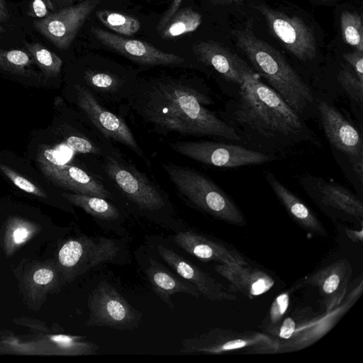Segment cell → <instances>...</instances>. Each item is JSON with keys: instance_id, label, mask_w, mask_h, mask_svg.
Listing matches in <instances>:
<instances>
[{"instance_id": "cell-37", "label": "cell", "mask_w": 363, "mask_h": 363, "mask_svg": "<svg viewBox=\"0 0 363 363\" xmlns=\"http://www.w3.org/2000/svg\"><path fill=\"white\" fill-rule=\"evenodd\" d=\"M182 0L172 1L169 8L162 15V16L161 17L158 22V25L157 26L158 30L162 29L164 26V25L169 21V20L172 17V16L177 11L182 4Z\"/></svg>"}, {"instance_id": "cell-30", "label": "cell", "mask_w": 363, "mask_h": 363, "mask_svg": "<svg viewBox=\"0 0 363 363\" xmlns=\"http://www.w3.org/2000/svg\"><path fill=\"white\" fill-rule=\"evenodd\" d=\"M26 48L45 76L55 77L60 74L62 61L56 54L39 43H26Z\"/></svg>"}, {"instance_id": "cell-18", "label": "cell", "mask_w": 363, "mask_h": 363, "mask_svg": "<svg viewBox=\"0 0 363 363\" xmlns=\"http://www.w3.org/2000/svg\"><path fill=\"white\" fill-rule=\"evenodd\" d=\"M352 275L350 262L340 259L309 275L305 284L318 288L325 311H331L344 299Z\"/></svg>"}, {"instance_id": "cell-7", "label": "cell", "mask_w": 363, "mask_h": 363, "mask_svg": "<svg viewBox=\"0 0 363 363\" xmlns=\"http://www.w3.org/2000/svg\"><path fill=\"white\" fill-rule=\"evenodd\" d=\"M73 89L76 105L89 126L106 139L125 145L138 157H144L143 149L121 116L107 109L85 86L74 84Z\"/></svg>"}, {"instance_id": "cell-24", "label": "cell", "mask_w": 363, "mask_h": 363, "mask_svg": "<svg viewBox=\"0 0 363 363\" xmlns=\"http://www.w3.org/2000/svg\"><path fill=\"white\" fill-rule=\"evenodd\" d=\"M267 179L277 198L299 225L317 235L325 236L327 235L325 229L313 211L277 180L273 174L267 173Z\"/></svg>"}, {"instance_id": "cell-4", "label": "cell", "mask_w": 363, "mask_h": 363, "mask_svg": "<svg viewBox=\"0 0 363 363\" xmlns=\"http://www.w3.org/2000/svg\"><path fill=\"white\" fill-rule=\"evenodd\" d=\"M240 99L235 110L237 121L266 136L298 134L303 123L286 101L262 83L256 72L240 85Z\"/></svg>"}, {"instance_id": "cell-8", "label": "cell", "mask_w": 363, "mask_h": 363, "mask_svg": "<svg viewBox=\"0 0 363 363\" xmlns=\"http://www.w3.org/2000/svg\"><path fill=\"white\" fill-rule=\"evenodd\" d=\"M169 146L186 157L218 167L260 164L274 159L273 155L240 145L213 141H175L169 143Z\"/></svg>"}, {"instance_id": "cell-45", "label": "cell", "mask_w": 363, "mask_h": 363, "mask_svg": "<svg viewBox=\"0 0 363 363\" xmlns=\"http://www.w3.org/2000/svg\"><path fill=\"white\" fill-rule=\"evenodd\" d=\"M321 1H329V0H321Z\"/></svg>"}, {"instance_id": "cell-11", "label": "cell", "mask_w": 363, "mask_h": 363, "mask_svg": "<svg viewBox=\"0 0 363 363\" xmlns=\"http://www.w3.org/2000/svg\"><path fill=\"white\" fill-rule=\"evenodd\" d=\"M124 251L122 243L103 236L84 237L67 242L59 252V260L67 268L81 272L102 263H119Z\"/></svg>"}, {"instance_id": "cell-2", "label": "cell", "mask_w": 363, "mask_h": 363, "mask_svg": "<svg viewBox=\"0 0 363 363\" xmlns=\"http://www.w3.org/2000/svg\"><path fill=\"white\" fill-rule=\"evenodd\" d=\"M94 172L130 211L162 226L181 230L174 206L165 191L111 144L99 156Z\"/></svg>"}, {"instance_id": "cell-6", "label": "cell", "mask_w": 363, "mask_h": 363, "mask_svg": "<svg viewBox=\"0 0 363 363\" xmlns=\"http://www.w3.org/2000/svg\"><path fill=\"white\" fill-rule=\"evenodd\" d=\"M279 342L269 335L259 332H235L213 328L182 341L179 352L218 354L234 352H278Z\"/></svg>"}, {"instance_id": "cell-38", "label": "cell", "mask_w": 363, "mask_h": 363, "mask_svg": "<svg viewBox=\"0 0 363 363\" xmlns=\"http://www.w3.org/2000/svg\"><path fill=\"white\" fill-rule=\"evenodd\" d=\"M53 272L46 269L37 270L33 274V280L38 284H47L52 281Z\"/></svg>"}, {"instance_id": "cell-28", "label": "cell", "mask_w": 363, "mask_h": 363, "mask_svg": "<svg viewBox=\"0 0 363 363\" xmlns=\"http://www.w3.org/2000/svg\"><path fill=\"white\" fill-rule=\"evenodd\" d=\"M96 16L103 25L118 34L132 35L140 28V22L134 16L108 9L98 10Z\"/></svg>"}, {"instance_id": "cell-41", "label": "cell", "mask_w": 363, "mask_h": 363, "mask_svg": "<svg viewBox=\"0 0 363 363\" xmlns=\"http://www.w3.org/2000/svg\"><path fill=\"white\" fill-rule=\"evenodd\" d=\"M9 18L7 4L4 0H0V23H6Z\"/></svg>"}, {"instance_id": "cell-40", "label": "cell", "mask_w": 363, "mask_h": 363, "mask_svg": "<svg viewBox=\"0 0 363 363\" xmlns=\"http://www.w3.org/2000/svg\"><path fill=\"white\" fill-rule=\"evenodd\" d=\"M53 9H64L70 6L77 1L81 0H48Z\"/></svg>"}, {"instance_id": "cell-43", "label": "cell", "mask_w": 363, "mask_h": 363, "mask_svg": "<svg viewBox=\"0 0 363 363\" xmlns=\"http://www.w3.org/2000/svg\"><path fill=\"white\" fill-rule=\"evenodd\" d=\"M215 5L229 6L233 4L239 3L242 0H208Z\"/></svg>"}, {"instance_id": "cell-14", "label": "cell", "mask_w": 363, "mask_h": 363, "mask_svg": "<svg viewBox=\"0 0 363 363\" xmlns=\"http://www.w3.org/2000/svg\"><path fill=\"white\" fill-rule=\"evenodd\" d=\"M91 30L104 45L138 65L179 67L186 64L183 57L161 50L146 42L125 38L98 27H92Z\"/></svg>"}, {"instance_id": "cell-17", "label": "cell", "mask_w": 363, "mask_h": 363, "mask_svg": "<svg viewBox=\"0 0 363 363\" xmlns=\"http://www.w3.org/2000/svg\"><path fill=\"white\" fill-rule=\"evenodd\" d=\"M160 257L181 277L194 284L200 294L212 301H235L236 296L198 266L172 250L159 245Z\"/></svg>"}, {"instance_id": "cell-16", "label": "cell", "mask_w": 363, "mask_h": 363, "mask_svg": "<svg viewBox=\"0 0 363 363\" xmlns=\"http://www.w3.org/2000/svg\"><path fill=\"white\" fill-rule=\"evenodd\" d=\"M351 303H345L331 311H325L323 315L312 316L311 313L303 308L294 311L287 318L291 337L279 344V352L302 349L324 335L334 325L339 317Z\"/></svg>"}, {"instance_id": "cell-36", "label": "cell", "mask_w": 363, "mask_h": 363, "mask_svg": "<svg viewBox=\"0 0 363 363\" xmlns=\"http://www.w3.org/2000/svg\"><path fill=\"white\" fill-rule=\"evenodd\" d=\"M31 13L38 18H43L50 13V10H54L48 0H32Z\"/></svg>"}, {"instance_id": "cell-22", "label": "cell", "mask_w": 363, "mask_h": 363, "mask_svg": "<svg viewBox=\"0 0 363 363\" xmlns=\"http://www.w3.org/2000/svg\"><path fill=\"white\" fill-rule=\"evenodd\" d=\"M215 271L229 283V290L252 298L269 291L274 280L267 272L248 264H218Z\"/></svg>"}, {"instance_id": "cell-19", "label": "cell", "mask_w": 363, "mask_h": 363, "mask_svg": "<svg viewBox=\"0 0 363 363\" xmlns=\"http://www.w3.org/2000/svg\"><path fill=\"white\" fill-rule=\"evenodd\" d=\"M192 50L199 61L228 82L241 85L254 72L242 59L219 43L199 41L193 45Z\"/></svg>"}, {"instance_id": "cell-9", "label": "cell", "mask_w": 363, "mask_h": 363, "mask_svg": "<svg viewBox=\"0 0 363 363\" xmlns=\"http://www.w3.org/2000/svg\"><path fill=\"white\" fill-rule=\"evenodd\" d=\"M89 326L110 327L119 330L137 329L143 314L106 281L99 284L89 299Z\"/></svg>"}, {"instance_id": "cell-27", "label": "cell", "mask_w": 363, "mask_h": 363, "mask_svg": "<svg viewBox=\"0 0 363 363\" xmlns=\"http://www.w3.org/2000/svg\"><path fill=\"white\" fill-rule=\"evenodd\" d=\"M202 22L201 15L189 7L178 9L164 26L159 30L164 39H169L195 31Z\"/></svg>"}, {"instance_id": "cell-31", "label": "cell", "mask_w": 363, "mask_h": 363, "mask_svg": "<svg viewBox=\"0 0 363 363\" xmlns=\"http://www.w3.org/2000/svg\"><path fill=\"white\" fill-rule=\"evenodd\" d=\"M34 61L32 55L21 50L0 49V68L19 74H28Z\"/></svg>"}, {"instance_id": "cell-44", "label": "cell", "mask_w": 363, "mask_h": 363, "mask_svg": "<svg viewBox=\"0 0 363 363\" xmlns=\"http://www.w3.org/2000/svg\"><path fill=\"white\" fill-rule=\"evenodd\" d=\"M6 32V29L4 27L0 26V37L1 35Z\"/></svg>"}, {"instance_id": "cell-23", "label": "cell", "mask_w": 363, "mask_h": 363, "mask_svg": "<svg viewBox=\"0 0 363 363\" xmlns=\"http://www.w3.org/2000/svg\"><path fill=\"white\" fill-rule=\"evenodd\" d=\"M142 267L154 292L171 310L174 308L172 296L175 294H187L195 297L201 295L194 284L181 279L151 257Z\"/></svg>"}, {"instance_id": "cell-15", "label": "cell", "mask_w": 363, "mask_h": 363, "mask_svg": "<svg viewBox=\"0 0 363 363\" xmlns=\"http://www.w3.org/2000/svg\"><path fill=\"white\" fill-rule=\"evenodd\" d=\"M38 162L45 177L56 186L76 194L98 196L109 201L115 200L113 194L92 171L45 160L43 157L38 160Z\"/></svg>"}, {"instance_id": "cell-3", "label": "cell", "mask_w": 363, "mask_h": 363, "mask_svg": "<svg viewBox=\"0 0 363 363\" xmlns=\"http://www.w3.org/2000/svg\"><path fill=\"white\" fill-rule=\"evenodd\" d=\"M251 28L248 24L233 31L236 45L286 103L297 113L303 112L313 102L311 89L282 54Z\"/></svg>"}, {"instance_id": "cell-21", "label": "cell", "mask_w": 363, "mask_h": 363, "mask_svg": "<svg viewBox=\"0 0 363 363\" xmlns=\"http://www.w3.org/2000/svg\"><path fill=\"white\" fill-rule=\"evenodd\" d=\"M173 240L183 250L204 262L248 264L236 249L191 230L179 231Z\"/></svg>"}, {"instance_id": "cell-12", "label": "cell", "mask_w": 363, "mask_h": 363, "mask_svg": "<svg viewBox=\"0 0 363 363\" xmlns=\"http://www.w3.org/2000/svg\"><path fill=\"white\" fill-rule=\"evenodd\" d=\"M318 108L326 137L342 152L362 180L363 177V141L359 131L334 106L320 101Z\"/></svg>"}, {"instance_id": "cell-35", "label": "cell", "mask_w": 363, "mask_h": 363, "mask_svg": "<svg viewBox=\"0 0 363 363\" xmlns=\"http://www.w3.org/2000/svg\"><path fill=\"white\" fill-rule=\"evenodd\" d=\"M343 59L353 68L357 77L363 82V52L358 50L345 52Z\"/></svg>"}, {"instance_id": "cell-29", "label": "cell", "mask_w": 363, "mask_h": 363, "mask_svg": "<svg viewBox=\"0 0 363 363\" xmlns=\"http://www.w3.org/2000/svg\"><path fill=\"white\" fill-rule=\"evenodd\" d=\"M340 29L345 43L363 52L362 16L356 12L343 11L340 16Z\"/></svg>"}, {"instance_id": "cell-32", "label": "cell", "mask_w": 363, "mask_h": 363, "mask_svg": "<svg viewBox=\"0 0 363 363\" xmlns=\"http://www.w3.org/2000/svg\"><path fill=\"white\" fill-rule=\"evenodd\" d=\"M337 80L347 94L355 101H363V82L349 69L344 68L337 74Z\"/></svg>"}, {"instance_id": "cell-13", "label": "cell", "mask_w": 363, "mask_h": 363, "mask_svg": "<svg viewBox=\"0 0 363 363\" xmlns=\"http://www.w3.org/2000/svg\"><path fill=\"white\" fill-rule=\"evenodd\" d=\"M101 0H84L34 21L37 30L60 50L67 49Z\"/></svg>"}, {"instance_id": "cell-1", "label": "cell", "mask_w": 363, "mask_h": 363, "mask_svg": "<svg viewBox=\"0 0 363 363\" xmlns=\"http://www.w3.org/2000/svg\"><path fill=\"white\" fill-rule=\"evenodd\" d=\"M212 103L187 79L160 77L136 80L123 104L155 134L240 140L236 130L207 108Z\"/></svg>"}, {"instance_id": "cell-26", "label": "cell", "mask_w": 363, "mask_h": 363, "mask_svg": "<svg viewBox=\"0 0 363 363\" xmlns=\"http://www.w3.org/2000/svg\"><path fill=\"white\" fill-rule=\"evenodd\" d=\"M62 195L98 221L116 222L122 218L118 208L108 199L76 193H64Z\"/></svg>"}, {"instance_id": "cell-33", "label": "cell", "mask_w": 363, "mask_h": 363, "mask_svg": "<svg viewBox=\"0 0 363 363\" xmlns=\"http://www.w3.org/2000/svg\"><path fill=\"white\" fill-rule=\"evenodd\" d=\"M290 303V294L284 292L272 302L267 316V330L277 325L284 318Z\"/></svg>"}, {"instance_id": "cell-20", "label": "cell", "mask_w": 363, "mask_h": 363, "mask_svg": "<svg viewBox=\"0 0 363 363\" xmlns=\"http://www.w3.org/2000/svg\"><path fill=\"white\" fill-rule=\"evenodd\" d=\"M82 79L79 84L89 89L101 103L118 104L124 103L137 80L123 73L92 67H86Z\"/></svg>"}, {"instance_id": "cell-25", "label": "cell", "mask_w": 363, "mask_h": 363, "mask_svg": "<svg viewBox=\"0 0 363 363\" xmlns=\"http://www.w3.org/2000/svg\"><path fill=\"white\" fill-rule=\"evenodd\" d=\"M319 191L322 201L360 220L363 218V205L352 193L343 186L331 182L320 184Z\"/></svg>"}, {"instance_id": "cell-10", "label": "cell", "mask_w": 363, "mask_h": 363, "mask_svg": "<svg viewBox=\"0 0 363 363\" xmlns=\"http://www.w3.org/2000/svg\"><path fill=\"white\" fill-rule=\"evenodd\" d=\"M255 9L262 15L272 33L294 56L303 62L315 58V33L301 18L289 16L264 4L255 5Z\"/></svg>"}, {"instance_id": "cell-34", "label": "cell", "mask_w": 363, "mask_h": 363, "mask_svg": "<svg viewBox=\"0 0 363 363\" xmlns=\"http://www.w3.org/2000/svg\"><path fill=\"white\" fill-rule=\"evenodd\" d=\"M0 169L16 186L23 191L37 196H45V194L35 184L22 177L8 166L0 164Z\"/></svg>"}, {"instance_id": "cell-42", "label": "cell", "mask_w": 363, "mask_h": 363, "mask_svg": "<svg viewBox=\"0 0 363 363\" xmlns=\"http://www.w3.org/2000/svg\"><path fill=\"white\" fill-rule=\"evenodd\" d=\"M347 236L354 242H359L362 241L363 232L362 230H357L352 229H345Z\"/></svg>"}, {"instance_id": "cell-5", "label": "cell", "mask_w": 363, "mask_h": 363, "mask_svg": "<svg viewBox=\"0 0 363 363\" xmlns=\"http://www.w3.org/2000/svg\"><path fill=\"white\" fill-rule=\"evenodd\" d=\"M181 199L188 205L226 223L244 226L246 220L233 200L209 177L186 166L162 163Z\"/></svg>"}, {"instance_id": "cell-39", "label": "cell", "mask_w": 363, "mask_h": 363, "mask_svg": "<svg viewBox=\"0 0 363 363\" xmlns=\"http://www.w3.org/2000/svg\"><path fill=\"white\" fill-rule=\"evenodd\" d=\"M29 232L27 228L24 227H19L15 230L13 234V238L16 244L23 242L28 238Z\"/></svg>"}]
</instances>
